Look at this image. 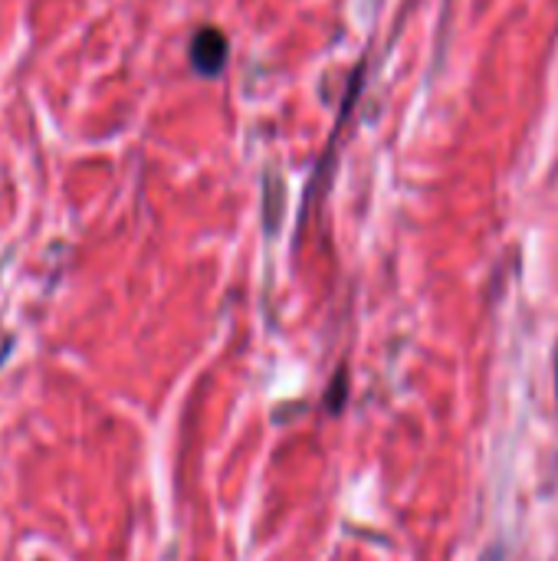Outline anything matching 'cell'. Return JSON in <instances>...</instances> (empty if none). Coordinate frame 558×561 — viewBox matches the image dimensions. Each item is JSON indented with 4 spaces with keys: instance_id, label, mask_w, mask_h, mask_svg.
<instances>
[{
    "instance_id": "cell-1",
    "label": "cell",
    "mask_w": 558,
    "mask_h": 561,
    "mask_svg": "<svg viewBox=\"0 0 558 561\" xmlns=\"http://www.w3.org/2000/svg\"><path fill=\"white\" fill-rule=\"evenodd\" d=\"M227 56H230V43L217 26H201L191 36V66L197 76H204V79L220 76L227 66Z\"/></svg>"
},
{
    "instance_id": "cell-2",
    "label": "cell",
    "mask_w": 558,
    "mask_h": 561,
    "mask_svg": "<svg viewBox=\"0 0 558 561\" xmlns=\"http://www.w3.org/2000/svg\"><path fill=\"white\" fill-rule=\"evenodd\" d=\"M7 355H10V345H3V348H0V365L7 362Z\"/></svg>"
},
{
    "instance_id": "cell-3",
    "label": "cell",
    "mask_w": 558,
    "mask_h": 561,
    "mask_svg": "<svg viewBox=\"0 0 558 561\" xmlns=\"http://www.w3.org/2000/svg\"><path fill=\"white\" fill-rule=\"evenodd\" d=\"M556 391H558V358H556Z\"/></svg>"
}]
</instances>
